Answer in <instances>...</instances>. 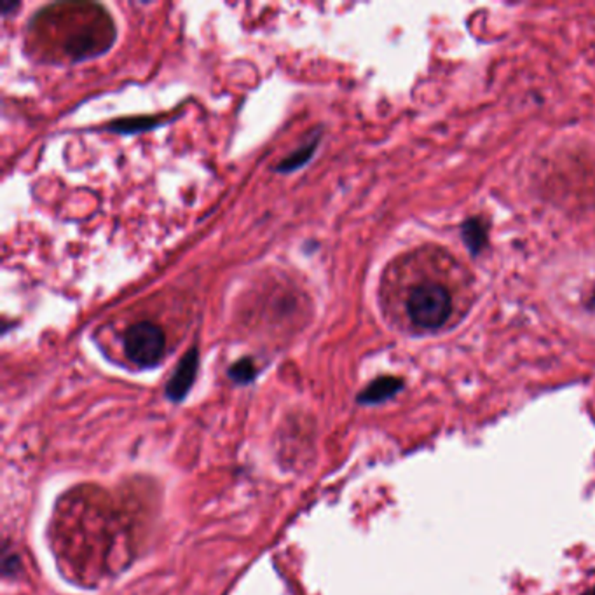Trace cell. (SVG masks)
I'll return each instance as SVG.
<instances>
[{
	"label": "cell",
	"mask_w": 595,
	"mask_h": 595,
	"mask_svg": "<svg viewBox=\"0 0 595 595\" xmlns=\"http://www.w3.org/2000/svg\"><path fill=\"white\" fill-rule=\"evenodd\" d=\"M403 386H405V381L402 377L381 376L368 384L358 395L356 400L362 405H379V403L388 402L393 397H397L402 391Z\"/></svg>",
	"instance_id": "277c9868"
},
{
	"label": "cell",
	"mask_w": 595,
	"mask_h": 595,
	"mask_svg": "<svg viewBox=\"0 0 595 595\" xmlns=\"http://www.w3.org/2000/svg\"><path fill=\"white\" fill-rule=\"evenodd\" d=\"M320 143V130H316L313 136L309 138V142L304 143L303 147H299L297 151L290 154L288 157H285L278 166H276V172L280 173H292L299 168H303L306 165L307 161L313 157V154L316 151Z\"/></svg>",
	"instance_id": "8992f818"
},
{
	"label": "cell",
	"mask_w": 595,
	"mask_h": 595,
	"mask_svg": "<svg viewBox=\"0 0 595 595\" xmlns=\"http://www.w3.org/2000/svg\"><path fill=\"white\" fill-rule=\"evenodd\" d=\"M155 124H157V119H154V117H134V119L115 121L109 126V130L117 132V133H136V132L151 130Z\"/></svg>",
	"instance_id": "52a82bcc"
},
{
	"label": "cell",
	"mask_w": 595,
	"mask_h": 595,
	"mask_svg": "<svg viewBox=\"0 0 595 595\" xmlns=\"http://www.w3.org/2000/svg\"><path fill=\"white\" fill-rule=\"evenodd\" d=\"M228 374H229V377L234 383L249 384L257 376V367H255L251 358H241V360L230 365Z\"/></svg>",
	"instance_id": "ba28073f"
},
{
	"label": "cell",
	"mask_w": 595,
	"mask_h": 595,
	"mask_svg": "<svg viewBox=\"0 0 595 595\" xmlns=\"http://www.w3.org/2000/svg\"><path fill=\"white\" fill-rule=\"evenodd\" d=\"M461 238L472 255H479L480 251L487 247L489 241L485 220L480 217H472L464 220L461 226Z\"/></svg>",
	"instance_id": "5b68a950"
},
{
	"label": "cell",
	"mask_w": 595,
	"mask_h": 595,
	"mask_svg": "<svg viewBox=\"0 0 595 595\" xmlns=\"http://www.w3.org/2000/svg\"><path fill=\"white\" fill-rule=\"evenodd\" d=\"M405 306L414 325L422 330H437L449 320L452 313V299L443 285L421 283L410 290Z\"/></svg>",
	"instance_id": "6da1fadb"
},
{
	"label": "cell",
	"mask_w": 595,
	"mask_h": 595,
	"mask_svg": "<svg viewBox=\"0 0 595 595\" xmlns=\"http://www.w3.org/2000/svg\"><path fill=\"white\" fill-rule=\"evenodd\" d=\"M197 368H199V349L194 345L182 356V360L178 362L172 374V379L166 384V397L172 402H182L187 397L196 379Z\"/></svg>",
	"instance_id": "3957f363"
},
{
	"label": "cell",
	"mask_w": 595,
	"mask_h": 595,
	"mask_svg": "<svg viewBox=\"0 0 595 595\" xmlns=\"http://www.w3.org/2000/svg\"><path fill=\"white\" fill-rule=\"evenodd\" d=\"M165 332L153 322H138L124 334V353L130 362L142 368L159 364L165 355Z\"/></svg>",
	"instance_id": "7a4b0ae2"
},
{
	"label": "cell",
	"mask_w": 595,
	"mask_h": 595,
	"mask_svg": "<svg viewBox=\"0 0 595 595\" xmlns=\"http://www.w3.org/2000/svg\"><path fill=\"white\" fill-rule=\"evenodd\" d=\"M579 595H595V587H590V589H587L585 592H581Z\"/></svg>",
	"instance_id": "30bf717a"
},
{
	"label": "cell",
	"mask_w": 595,
	"mask_h": 595,
	"mask_svg": "<svg viewBox=\"0 0 595 595\" xmlns=\"http://www.w3.org/2000/svg\"><path fill=\"white\" fill-rule=\"evenodd\" d=\"M587 306H589L590 311H595V288L594 292H592V295H590V299H589V303H587Z\"/></svg>",
	"instance_id": "9c48e42d"
}]
</instances>
